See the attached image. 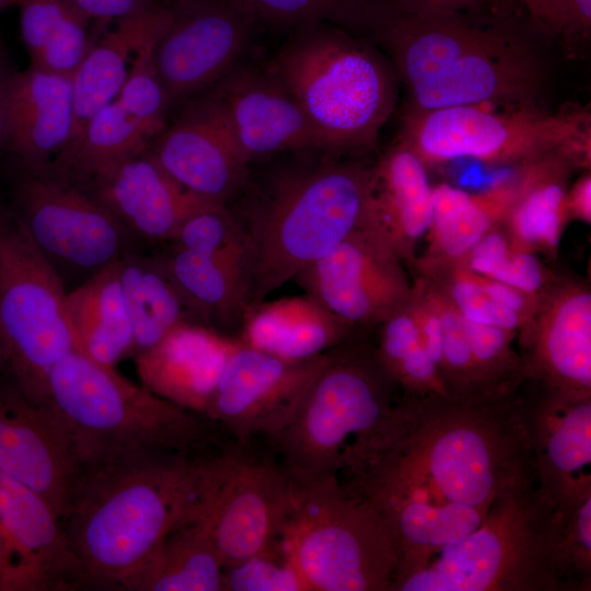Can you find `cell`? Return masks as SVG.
I'll return each instance as SVG.
<instances>
[{
    "instance_id": "cell-49",
    "label": "cell",
    "mask_w": 591,
    "mask_h": 591,
    "mask_svg": "<svg viewBox=\"0 0 591 591\" xmlns=\"http://www.w3.org/2000/svg\"><path fill=\"white\" fill-rule=\"evenodd\" d=\"M567 207L570 218L584 223L591 222V176L583 174L567 192Z\"/></svg>"
},
{
    "instance_id": "cell-50",
    "label": "cell",
    "mask_w": 591,
    "mask_h": 591,
    "mask_svg": "<svg viewBox=\"0 0 591 591\" xmlns=\"http://www.w3.org/2000/svg\"><path fill=\"white\" fill-rule=\"evenodd\" d=\"M0 591H22L19 567L0 528Z\"/></svg>"
},
{
    "instance_id": "cell-3",
    "label": "cell",
    "mask_w": 591,
    "mask_h": 591,
    "mask_svg": "<svg viewBox=\"0 0 591 591\" xmlns=\"http://www.w3.org/2000/svg\"><path fill=\"white\" fill-rule=\"evenodd\" d=\"M369 167L325 161L274 177L230 209L246 245L250 306L332 252L366 223Z\"/></svg>"
},
{
    "instance_id": "cell-47",
    "label": "cell",
    "mask_w": 591,
    "mask_h": 591,
    "mask_svg": "<svg viewBox=\"0 0 591 591\" xmlns=\"http://www.w3.org/2000/svg\"><path fill=\"white\" fill-rule=\"evenodd\" d=\"M90 20L108 21L130 15L152 0H68Z\"/></svg>"
},
{
    "instance_id": "cell-16",
    "label": "cell",
    "mask_w": 591,
    "mask_h": 591,
    "mask_svg": "<svg viewBox=\"0 0 591 591\" xmlns=\"http://www.w3.org/2000/svg\"><path fill=\"white\" fill-rule=\"evenodd\" d=\"M171 9L153 50L169 109L232 71L253 20L237 0H178Z\"/></svg>"
},
{
    "instance_id": "cell-36",
    "label": "cell",
    "mask_w": 591,
    "mask_h": 591,
    "mask_svg": "<svg viewBox=\"0 0 591 591\" xmlns=\"http://www.w3.org/2000/svg\"><path fill=\"white\" fill-rule=\"evenodd\" d=\"M405 305L379 325L378 343L373 346L375 357L402 396H450L441 371L424 347Z\"/></svg>"
},
{
    "instance_id": "cell-42",
    "label": "cell",
    "mask_w": 591,
    "mask_h": 591,
    "mask_svg": "<svg viewBox=\"0 0 591 591\" xmlns=\"http://www.w3.org/2000/svg\"><path fill=\"white\" fill-rule=\"evenodd\" d=\"M159 39V38H158ZM154 39L135 55L115 101L154 138L165 126L169 111L165 93L153 61Z\"/></svg>"
},
{
    "instance_id": "cell-24",
    "label": "cell",
    "mask_w": 591,
    "mask_h": 591,
    "mask_svg": "<svg viewBox=\"0 0 591 591\" xmlns=\"http://www.w3.org/2000/svg\"><path fill=\"white\" fill-rule=\"evenodd\" d=\"M72 78L35 67L11 71L5 89L7 149L20 166L50 164L73 129Z\"/></svg>"
},
{
    "instance_id": "cell-45",
    "label": "cell",
    "mask_w": 591,
    "mask_h": 591,
    "mask_svg": "<svg viewBox=\"0 0 591 591\" xmlns=\"http://www.w3.org/2000/svg\"><path fill=\"white\" fill-rule=\"evenodd\" d=\"M14 3L19 7L21 38L30 59L70 16L80 13L68 0H14Z\"/></svg>"
},
{
    "instance_id": "cell-29",
    "label": "cell",
    "mask_w": 591,
    "mask_h": 591,
    "mask_svg": "<svg viewBox=\"0 0 591 591\" xmlns=\"http://www.w3.org/2000/svg\"><path fill=\"white\" fill-rule=\"evenodd\" d=\"M130 591H225L224 565L198 519L171 530L119 586Z\"/></svg>"
},
{
    "instance_id": "cell-9",
    "label": "cell",
    "mask_w": 591,
    "mask_h": 591,
    "mask_svg": "<svg viewBox=\"0 0 591 591\" xmlns=\"http://www.w3.org/2000/svg\"><path fill=\"white\" fill-rule=\"evenodd\" d=\"M281 547L309 591H390L399 561L380 518L337 475L300 484Z\"/></svg>"
},
{
    "instance_id": "cell-15",
    "label": "cell",
    "mask_w": 591,
    "mask_h": 591,
    "mask_svg": "<svg viewBox=\"0 0 591 591\" xmlns=\"http://www.w3.org/2000/svg\"><path fill=\"white\" fill-rule=\"evenodd\" d=\"M329 351L291 361L237 343L225 363L205 418L223 426L237 442L271 438L299 413Z\"/></svg>"
},
{
    "instance_id": "cell-23",
    "label": "cell",
    "mask_w": 591,
    "mask_h": 591,
    "mask_svg": "<svg viewBox=\"0 0 591 591\" xmlns=\"http://www.w3.org/2000/svg\"><path fill=\"white\" fill-rule=\"evenodd\" d=\"M237 343L235 337L205 324L183 322L157 345L136 356L142 385L205 417Z\"/></svg>"
},
{
    "instance_id": "cell-6",
    "label": "cell",
    "mask_w": 591,
    "mask_h": 591,
    "mask_svg": "<svg viewBox=\"0 0 591 591\" xmlns=\"http://www.w3.org/2000/svg\"><path fill=\"white\" fill-rule=\"evenodd\" d=\"M45 401L61 418L80 470L140 452L190 455L209 438L201 415L77 350L50 370Z\"/></svg>"
},
{
    "instance_id": "cell-53",
    "label": "cell",
    "mask_w": 591,
    "mask_h": 591,
    "mask_svg": "<svg viewBox=\"0 0 591 591\" xmlns=\"http://www.w3.org/2000/svg\"><path fill=\"white\" fill-rule=\"evenodd\" d=\"M0 371H4L8 374V358L4 345L0 338Z\"/></svg>"
},
{
    "instance_id": "cell-46",
    "label": "cell",
    "mask_w": 591,
    "mask_h": 591,
    "mask_svg": "<svg viewBox=\"0 0 591 591\" xmlns=\"http://www.w3.org/2000/svg\"><path fill=\"white\" fill-rule=\"evenodd\" d=\"M403 12L424 16H461L475 11L493 0H398Z\"/></svg>"
},
{
    "instance_id": "cell-5",
    "label": "cell",
    "mask_w": 591,
    "mask_h": 591,
    "mask_svg": "<svg viewBox=\"0 0 591 591\" xmlns=\"http://www.w3.org/2000/svg\"><path fill=\"white\" fill-rule=\"evenodd\" d=\"M557 506L536 479L500 496L462 540L398 564L390 591H565Z\"/></svg>"
},
{
    "instance_id": "cell-34",
    "label": "cell",
    "mask_w": 591,
    "mask_h": 591,
    "mask_svg": "<svg viewBox=\"0 0 591 591\" xmlns=\"http://www.w3.org/2000/svg\"><path fill=\"white\" fill-rule=\"evenodd\" d=\"M118 274L134 355L157 345L178 324L196 322L159 255L141 256L134 251L118 263Z\"/></svg>"
},
{
    "instance_id": "cell-20",
    "label": "cell",
    "mask_w": 591,
    "mask_h": 591,
    "mask_svg": "<svg viewBox=\"0 0 591 591\" xmlns=\"http://www.w3.org/2000/svg\"><path fill=\"white\" fill-rule=\"evenodd\" d=\"M522 344V380L572 396H591V293L587 287L566 283L545 291Z\"/></svg>"
},
{
    "instance_id": "cell-55",
    "label": "cell",
    "mask_w": 591,
    "mask_h": 591,
    "mask_svg": "<svg viewBox=\"0 0 591 591\" xmlns=\"http://www.w3.org/2000/svg\"><path fill=\"white\" fill-rule=\"evenodd\" d=\"M493 1H494V3H498V4H499V3H500L501 1H503V0H493Z\"/></svg>"
},
{
    "instance_id": "cell-1",
    "label": "cell",
    "mask_w": 591,
    "mask_h": 591,
    "mask_svg": "<svg viewBox=\"0 0 591 591\" xmlns=\"http://www.w3.org/2000/svg\"><path fill=\"white\" fill-rule=\"evenodd\" d=\"M517 390L478 397L401 395L385 429L343 474L345 488L391 534L399 561L462 540L500 496L536 479Z\"/></svg>"
},
{
    "instance_id": "cell-43",
    "label": "cell",
    "mask_w": 591,
    "mask_h": 591,
    "mask_svg": "<svg viewBox=\"0 0 591 591\" xmlns=\"http://www.w3.org/2000/svg\"><path fill=\"white\" fill-rule=\"evenodd\" d=\"M224 588L225 591H309L281 546L225 568Z\"/></svg>"
},
{
    "instance_id": "cell-28",
    "label": "cell",
    "mask_w": 591,
    "mask_h": 591,
    "mask_svg": "<svg viewBox=\"0 0 591 591\" xmlns=\"http://www.w3.org/2000/svg\"><path fill=\"white\" fill-rule=\"evenodd\" d=\"M355 331L304 293L248 306L235 338L278 358L299 361L355 338Z\"/></svg>"
},
{
    "instance_id": "cell-51",
    "label": "cell",
    "mask_w": 591,
    "mask_h": 591,
    "mask_svg": "<svg viewBox=\"0 0 591 591\" xmlns=\"http://www.w3.org/2000/svg\"><path fill=\"white\" fill-rule=\"evenodd\" d=\"M568 31L587 34L591 28V0H563Z\"/></svg>"
},
{
    "instance_id": "cell-17",
    "label": "cell",
    "mask_w": 591,
    "mask_h": 591,
    "mask_svg": "<svg viewBox=\"0 0 591 591\" xmlns=\"http://www.w3.org/2000/svg\"><path fill=\"white\" fill-rule=\"evenodd\" d=\"M532 467L557 505L591 494V396L523 379L517 390Z\"/></svg>"
},
{
    "instance_id": "cell-11",
    "label": "cell",
    "mask_w": 591,
    "mask_h": 591,
    "mask_svg": "<svg viewBox=\"0 0 591 591\" xmlns=\"http://www.w3.org/2000/svg\"><path fill=\"white\" fill-rule=\"evenodd\" d=\"M66 285L9 205H0V338L8 376L45 401L50 370L74 350Z\"/></svg>"
},
{
    "instance_id": "cell-31",
    "label": "cell",
    "mask_w": 591,
    "mask_h": 591,
    "mask_svg": "<svg viewBox=\"0 0 591 591\" xmlns=\"http://www.w3.org/2000/svg\"><path fill=\"white\" fill-rule=\"evenodd\" d=\"M517 183H498L480 194L441 183L432 186L428 247L419 265L463 258L496 225L503 223Z\"/></svg>"
},
{
    "instance_id": "cell-48",
    "label": "cell",
    "mask_w": 591,
    "mask_h": 591,
    "mask_svg": "<svg viewBox=\"0 0 591 591\" xmlns=\"http://www.w3.org/2000/svg\"><path fill=\"white\" fill-rule=\"evenodd\" d=\"M540 24L555 31H568L563 0H520Z\"/></svg>"
},
{
    "instance_id": "cell-21",
    "label": "cell",
    "mask_w": 591,
    "mask_h": 591,
    "mask_svg": "<svg viewBox=\"0 0 591 591\" xmlns=\"http://www.w3.org/2000/svg\"><path fill=\"white\" fill-rule=\"evenodd\" d=\"M212 93L248 163L289 150H324L301 106L267 71H231Z\"/></svg>"
},
{
    "instance_id": "cell-33",
    "label": "cell",
    "mask_w": 591,
    "mask_h": 591,
    "mask_svg": "<svg viewBox=\"0 0 591 591\" xmlns=\"http://www.w3.org/2000/svg\"><path fill=\"white\" fill-rule=\"evenodd\" d=\"M118 263L69 290L66 301L74 350L112 368L134 355V335Z\"/></svg>"
},
{
    "instance_id": "cell-54",
    "label": "cell",
    "mask_w": 591,
    "mask_h": 591,
    "mask_svg": "<svg viewBox=\"0 0 591 591\" xmlns=\"http://www.w3.org/2000/svg\"><path fill=\"white\" fill-rule=\"evenodd\" d=\"M9 3H14V0H0V10L7 7Z\"/></svg>"
},
{
    "instance_id": "cell-44",
    "label": "cell",
    "mask_w": 591,
    "mask_h": 591,
    "mask_svg": "<svg viewBox=\"0 0 591 591\" xmlns=\"http://www.w3.org/2000/svg\"><path fill=\"white\" fill-rule=\"evenodd\" d=\"M90 21L81 13L70 16L31 58L30 66L72 78L95 42L88 31Z\"/></svg>"
},
{
    "instance_id": "cell-7",
    "label": "cell",
    "mask_w": 591,
    "mask_h": 591,
    "mask_svg": "<svg viewBox=\"0 0 591 591\" xmlns=\"http://www.w3.org/2000/svg\"><path fill=\"white\" fill-rule=\"evenodd\" d=\"M401 397L374 349L352 338L329 350L293 420L268 438L300 484L355 467L389 424Z\"/></svg>"
},
{
    "instance_id": "cell-13",
    "label": "cell",
    "mask_w": 591,
    "mask_h": 591,
    "mask_svg": "<svg viewBox=\"0 0 591 591\" xmlns=\"http://www.w3.org/2000/svg\"><path fill=\"white\" fill-rule=\"evenodd\" d=\"M10 208L58 273L81 282L134 252L135 239L82 184L50 164L20 166Z\"/></svg>"
},
{
    "instance_id": "cell-26",
    "label": "cell",
    "mask_w": 591,
    "mask_h": 591,
    "mask_svg": "<svg viewBox=\"0 0 591 591\" xmlns=\"http://www.w3.org/2000/svg\"><path fill=\"white\" fill-rule=\"evenodd\" d=\"M427 170L401 142L369 167L364 224L381 234L403 262L413 260L415 247L429 228L432 186Z\"/></svg>"
},
{
    "instance_id": "cell-4",
    "label": "cell",
    "mask_w": 591,
    "mask_h": 591,
    "mask_svg": "<svg viewBox=\"0 0 591 591\" xmlns=\"http://www.w3.org/2000/svg\"><path fill=\"white\" fill-rule=\"evenodd\" d=\"M379 32L392 50L413 109L514 104L529 106L541 73L530 51L498 31L461 16L390 11Z\"/></svg>"
},
{
    "instance_id": "cell-27",
    "label": "cell",
    "mask_w": 591,
    "mask_h": 591,
    "mask_svg": "<svg viewBox=\"0 0 591 591\" xmlns=\"http://www.w3.org/2000/svg\"><path fill=\"white\" fill-rule=\"evenodd\" d=\"M171 18V8L152 1L135 13L115 20V26L94 42L72 76L74 118L67 146L95 113L116 99L137 51L158 39Z\"/></svg>"
},
{
    "instance_id": "cell-30",
    "label": "cell",
    "mask_w": 591,
    "mask_h": 591,
    "mask_svg": "<svg viewBox=\"0 0 591 591\" xmlns=\"http://www.w3.org/2000/svg\"><path fill=\"white\" fill-rule=\"evenodd\" d=\"M196 322L239 331L250 306L241 263L170 246L159 255Z\"/></svg>"
},
{
    "instance_id": "cell-14",
    "label": "cell",
    "mask_w": 591,
    "mask_h": 591,
    "mask_svg": "<svg viewBox=\"0 0 591 591\" xmlns=\"http://www.w3.org/2000/svg\"><path fill=\"white\" fill-rule=\"evenodd\" d=\"M293 280L305 294L356 331L380 325L402 309L413 285L393 247L367 224Z\"/></svg>"
},
{
    "instance_id": "cell-10",
    "label": "cell",
    "mask_w": 591,
    "mask_h": 591,
    "mask_svg": "<svg viewBox=\"0 0 591 591\" xmlns=\"http://www.w3.org/2000/svg\"><path fill=\"white\" fill-rule=\"evenodd\" d=\"M590 115L586 111L548 115L522 106L497 113L482 105L412 108L398 136V142L427 169L460 159L525 163L551 152H560L586 166L590 164Z\"/></svg>"
},
{
    "instance_id": "cell-18",
    "label": "cell",
    "mask_w": 591,
    "mask_h": 591,
    "mask_svg": "<svg viewBox=\"0 0 591 591\" xmlns=\"http://www.w3.org/2000/svg\"><path fill=\"white\" fill-rule=\"evenodd\" d=\"M148 152L182 187L212 204L228 206L250 177V163L213 93L189 103Z\"/></svg>"
},
{
    "instance_id": "cell-2",
    "label": "cell",
    "mask_w": 591,
    "mask_h": 591,
    "mask_svg": "<svg viewBox=\"0 0 591 591\" xmlns=\"http://www.w3.org/2000/svg\"><path fill=\"white\" fill-rule=\"evenodd\" d=\"M196 459L140 452L81 468L62 518L76 586L120 582L177 525L195 520Z\"/></svg>"
},
{
    "instance_id": "cell-52",
    "label": "cell",
    "mask_w": 591,
    "mask_h": 591,
    "mask_svg": "<svg viewBox=\"0 0 591 591\" xmlns=\"http://www.w3.org/2000/svg\"><path fill=\"white\" fill-rule=\"evenodd\" d=\"M10 73L11 71L9 70L2 50L0 49V153L4 149L5 89Z\"/></svg>"
},
{
    "instance_id": "cell-32",
    "label": "cell",
    "mask_w": 591,
    "mask_h": 591,
    "mask_svg": "<svg viewBox=\"0 0 591 591\" xmlns=\"http://www.w3.org/2000/svg\"><path fill=\"white\" fill-rule=\"evenodd\" d=\"M523 164L503 225L522 247L553 255L570 218L566 179L572 161L560 152H551Z\"/></svg>"
},
{
    "instance_id": "cell-8",
    "label": "cell",
    "mask_w": 591,
    "mask_h": 591,
    "mask_svg": "<svg viewBox=\"0 0 591 591\" xmlns=\"http://www.w3.org/2000/svg\"><path fill=\"white\" fill-rule=\"evenodd\" d=\"M267 72L298 102L324 150L371 147L395 105V84L383 59L336 28L303 27Z\"/></svg>"
},
{
    "instance_id": "cell-35",
    "label": "cell",
    "mask_w": 591,
    "mask_h": 591,
    "mask_svg": "<svg viewBox=\"0 0 591 591\" xmlns=\"http://www.w3.org/2000/svg\"><path fill=\"white\" fill-rule=\"evenodd\" d=\"M153 139L154 136L114 100L86 121L51 165L59 173L85 184L105 169L146 152Z\"/></svg>"
},
{
    "instance_id": "cell-25",
    "label": "cell",
    "mask_w": 591,
    "mask_h": 591,
    "mask_svg": "<svg viewBox=\"0 0 591 591\" xmlns=\"http://www.w3.org/2000/svg\"><path fill=\"white\" fill-rule=\"evenodd\" d=\"M0 528L15 557L22 591L76 586L62 521L37 491L0 473Z\"/></svg>"
},
{
    "instance_id": "cell-40",
    "label": "cell",
    "mask_w": 591,
    "mask_h": 591,
    "mask_svg": "<svg viewBox=\"0 0 591 591\" xmlns=\"http://www.w3.org/2000/svg\"><path fill=\"white\" fill-rule=\"evenodd\" d=\"M555 558L565 591L591 590V494L557 506Z\"/></svg>"
},
{
    "instance_id": "cell-12",
    "label": "cell",
    "mask_w": 591,
    "mask_h": 591,
    "mask_svg": "<svg viewBox=\"0 0 591 591\" xmlns=\"http://www.w3.org/2000/svg\"><path fill=\"white\" fill-rule=\"evenodd\" d=\"M237 444L196 459L195 519L208 528L224 569L281 546L300 490L280 461Z\"/></svg>"
},
{
    "instance_id": "cell-22",
    "label": "cell",
    "mask_w": 591,
    "mask_h": 591,
    "mask_svg": "<svg viewBox=\"0 0 591 591\" xmlns=\"http://www.w3.org/2000/svg\"><path fill=\"white\" fill-rule=\"evenodd\" d=\"M82 185L135 240L169 242L189 213L208 204L173 179L148 150L105 169Z\"/></svg>"
},
{
    "instance_id": "cell-39",
    "label": "cell",
    "mask_w": 591,
    "mask_h": 591,
    "mask_svg": "<svg viewBox=\"0 0 591 591\" xmlns=\"http://www.w3.org/2000/svg\"><path fill=\"white\" fill-rule=\"evenodd\" d=\"M169 242L182 250L241 263L246 275L245 240L225 205H202L182 221Z\"/></svg>"
},
{
    "instance_id": "cell-38",
    "label": "cell",
    "mask_w": 591,
    "mask_h": 591,
    "mask_svg": "<svg viewBox=\"0 0 591 591\" xmlns=\"http://www.w3.org/2000/svg\"><path fill=\"white\" fill-rule=\"evenodd\" d=\"M501 224L485 234L460 262L484 277L531 293H544L551 274L535 253L519 245Z\"/></svg>"
},
{
    "instance_id": "cell-41",
    "label": "cell",
    "mask_w": 591,
    "mask_h": 591,
    "mask_svg": "<svg viewBox=\"0 0 591 591\" xmlns=\"http://www.w3.org/2000/svg\"><path fill=\"white\" fill-rule=\"evenodd\" d=\"M419 267L445 292L464 318L524 333L525 325L520 316L493 301L474 273L460 260Z\"/></svg>"
},
{
    "instance_id": "cell-37",
    "label": "cell",
    "mask_w": 591,
    "mask_h": 591,
    "mask_svg": "<svg viewBox=\"0 0 591 591\" xmlns=\"http://www.w3.org/2000/svg\"><path fill=\"white\" fill-rule=\"evenodd\" d=\"M252 15L279 25L324 23L378 30L390 11L376 0H237Z\"/></svg>"
},
{
    "instance_id": "cell-19",
    "label": "cell",
    "mask_w": 591,
    "mask_h": 591,
    "mask_svg": "<svg viewBox=\"0 0 591 591\" xmlns=\"http://www.w3.org/2000/svg\"><path fill=\"white\" fill-rule=\"evenodd\" d=\"M79 472L69 433L51 405L0 376V473L42 495L62 520Z\"/></svg>"
}]
</instances>
